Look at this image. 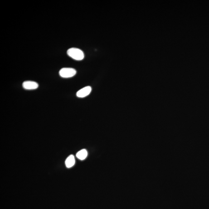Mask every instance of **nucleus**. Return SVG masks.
I'll return each mask as SVG.
<instances>
[{"label":"nucleus","mask_w":209,"mask_h":209,"mask_svg":"<svg viewBox=\"0 0 209 209\" xmlns=\"http://www.w3.org/2000/svg\"><path fill=\"white\" fill-rule=\"evenodd\" d=\"M67 54L70 57L76 60H83L85 55L82 50L76 48H71L67 50Z\"/></svg>","instance_id":"1"},{"label":"nucleus","mask_w":209,"mask_h":209,"mask_svg":"<svg viewBox=\"0 0 209 209\" xmlns=\"http://www.w3.org/2000/svg\"><path fill=\"white\" fill-rule=\"evenodd\" d=\"M88 152L86 149H83L79 151L77 153H76V156L78 159L80 160H85L86 157H87Z\"/></svg>","instance_id":"6"},{"label":"nucleus","mask_w":209,"mask_h":209,"mask_svg":"<svg viewBox=\"0 0 209 209\" xmlns=\"http://www.w3.org/2000/svg\"><path fill=\"white\" fill-rule=\"evenodd\" d=\"M22 86L24 89L27 90H35L38 89L39 86L37 83L31 81H27L23 82Z\"/></svg>","instance_id":"3"},{"label":"nucleus","mask_w":209,"mask_h":209,"mask_svg":"<svg viewBox=\"0 0 209 209\" xmlns=\"http://www.w3.org/2000/svg\"><path fill=\"white\" fill-rule=\"evenodd\" d=\"M75 160L74 155H71L67 158L65 161V164L67 168L72 167L75 164Z\"/></svg>","instance_id":"5"},{"label":"nucleus","mask_w":209,"mask_h":209,"mask_svg":"<svg viewBox=\"0 0 209 209\" xmlns=\"http://www.w3.org/2000/svg\"><path fill=\"white\" fill-rule=\"evenodd\" d=\"M92 89L90 86H87L81 89L76 93L77 97L79 98H84L89 95L91 92Z\"/></svg>","instance_id":"4"},{"label":"nucleus","mask_w":209,"mask_h":209,"mask_svg":"<svg viewBox=\"0 0 209 209\" xmlns=\"http://www.w3.org/2000/svg\"><path fill=\"white\" fill-rule=\"evenodd\" d=\"M76 74V70L73 68H63L59 71L60 76L65 78L73 77L75 76Z\"/></svg>","instance_id":"2"}]
</instances>
